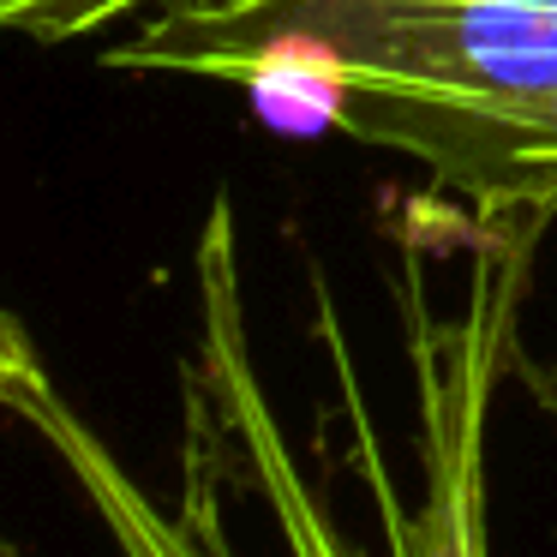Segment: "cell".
Returning <instances> with one entry per match:
<instances>
[{"label":"cell","mask_w":557,"mask_h":557,"mask_svg":"<svg viewBox=\"0 0 557 557\" xmlns=\"http://www.w3.org/2000/svg\"><path fill=\"white\" fill-rule=\"evenodd\" d=\"M258 49H300L336 133L401 150L480 222L557 210V0H169L102 61L228 78Z\"/></svg>","instance_id":"1"},{"label":"cell","mask_w":557,"mask_h":557,"mask_svg":"<svg viewBox=\"0 0 557 557\" xmlns=\"http://www.w3.org/2000/svg\"><path fill=\"white\" fill-rule=\"evenodd\" d=\"M7 413H18L61 456V468L90 497L102 533L114 540L121 557H240V545L228 533V492L240 480L234 473V444L193 366H181V420L186 425H181V497L174 504H162L114 456L109 437L49 384V372L30 377Z\"/></svg>","instance_id":"2"},{"label":"cell","mask_w":557,"mask_h":557,"mask_svg":"<svg viewBox=\"0 0 557 557\" xmlns=\"http://www.w3.org/2000/svg\"><path fill=\"white\" fill-rule=\"evenodd\" d=\"M13 18L42 42H85L114 25H138L145 13L169 7V0H7Z\"/></svg>","instance_id":"3"},{"label":"cell","mask_w":557,"mask_h":557,"mask_svg":"<svg viewBox=\"0 0 557 557\" xmlns=\"http://www.w3.org/2000/svg\"><path fill=\"white\" fill-rule=\"evenodd\" d=\"M37 372H42V360H37V348H30L25 324H18L13 312H0V408H13V396Z\"/></svg>","instance_id":"4"}]
</instances>
